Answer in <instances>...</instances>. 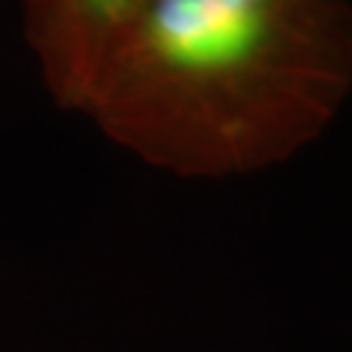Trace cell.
I'll list each match as a JSON object with an SVG mask.
<instances>
[{"label": "cell", "instance_id": "cell-1", "mask_svg": "<svg viewBox=\"0 0 352 352\" xmlns=\"http://www.w3.org/2000/svg\"><path fill=\"white\" fill-rule=\"evenodd\" d=\"M349 91V0H144L76 112L153 168L226 179L308 147Z\"/></svg>", "mask_w": 352, "mask_h": 352}, {"label": "cell", "instance_id": "cell-2", "mask_svg": "<svg viewBox=\"0 0 352 352\" xmlns=\"http://www.w3.org/2000/svg\"><path fill=\"white\" fill-rule=\"evenodd\" d=\"M144 0H27V41L62 109H80L109 41Z\"/></svg>", "mask_w": 352, "mask_h": 352}]
</instances>
